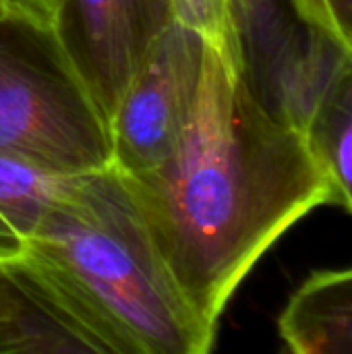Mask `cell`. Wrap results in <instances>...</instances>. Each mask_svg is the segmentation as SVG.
I'll use <instances>...</instances> for the list:
<instances>
[{"instance_id": "6da1fadb", "label": "cell", "mask_w": 352, "mask_h": 354, "mask_svg": "<svg viewBox=\"0 0 352 354\" xmlns=\"http://www.w3.org/2000/svg\"><path fill=\"white\" fill-rule=\"evenodd\" d=\"M118 176L158 257L212 332L257 261L305 216L336 205L305 133L274 116L245 66L207 41L174 149L154 170Z\"/></svg>"}, {"instance_id": "7a4b0ae2", "label": "cell", "mask_w": 352, "mask_h": 354, "mask_svg": "<svg viewBox=\"0 0 352 354\" xmlns=\"http://www.w3.org/2000/svg\"><path fill=\"white\" fill-rule=\"evenodd\" d=\"M4 268L87 353L205 354L216 342L158 257L114 168L81 174Z\"/></svg>"}, {"instance_id": "3957f363", "label": "cell", "mask_w": 352, "mask_h": 354, "mask_svg": "<svg viewBox=\"0 0 352 354\" xmlns=\"http://www.w3.org/2000/svg\"><path fill=\"white\" fill-rule=\"evenodd\" d=\"M0 156L56 174L112 168L110 127L46 31L0 21Z\"/></svg>"}, {"instance_id": "277c9868", "label": "cell", "mask_w": 352, "mask_h": 354, "mask_svg": "<svg viewBox=\"0 0 352 354\" xmlns=\"http://www.w3.org/2000/svg\"><path fill=\"white\" fill-rule=\"evenodd\" d=\"M205 39L172 19L129 83L110 124L112 168L135 176L174 149L199 89Z\"/></svg>"}, {"instance_id": "5b68a950", "label": "cell", "mask_w": 352, "mask_h": 354, "mask_svg": "<svg viewBox=\"0 0 352 354\" xmlns=\"http://www.w3.org/2000/svg\"><path fill=\"white\" fill-rule=\"evenodd\" d=\"M172 19V0L60 2L50 35L108 127L149 48Z\"/></svg>"}, {"instance_id": "8992f818", "label": "cell", "mask_w": 352, "mask_h": 354, "mask_svg": "<svg viewBox=\"0 0 352 354\" xmlns=\"http://www.w3.org/2000/svg\"><path fill=\"white\" fill-rule=\"evenodd\" d=\"M293 354H352V266L311 272L278 315Z\"/></svg>"}, {"instance_id": "52a82bcc", "label": "cell", "mask_w": 352, "mask_h": 354, "mask_svg": "<svg viewBox=\"0 0 352 354\" xmlns=\"http://www.w3.org/2000/svg\"><path fill=\"white\" fill-rule=\"evenodd\" d=\"M81 174H56L29 162L0 156V261L21 251L50 205L71 193Z\"/></svg>"}, {"instance_id": "ba28073f", "label": "cell", "mask_w": 352, "mask_h": 354, "mask_svg": "<svg viewBox=\"0 0 352 354\" xmlns=\"http://www.w3.org/2000/svg\"><path fill=\"white\" fill-rule=\"evenodd\" d=\"M87 353L81 340L0 266V354Z\"/></svg>"}, {"instance_id": "9c48e42d", "label": "cell", "mask_w": 352, "mask_h": 354, "mask_svg": "<svg viewBox=\"0 0 352 354\" xmlns=\"http://www.w3.org/2000/svg\"><path fill=\"white\" fill-rule=\"evenodd\" d=\"M305 137L334 185V207L352 216V66L319 100Z\"/></svg>"}, {"instance_id": "30bf717a", "label": "cell", "mask_w": 352, "mask_h": 354, "mask_svg": "<svg viewBox=\"0 0 352 354\" xmlns=\"http://www.w3.org/2000/svg\"><path fill=\"white\" fill-rule=\"evenodd\" d=\"M245 77L263 68L305 25L293 0H230Z\"/></svg>"}, {"instance_id": "8fae6325", "label": "cell", "mask_w": 352, "mask_h": 354, "mask_svg": "<svg viewBox=\"0 0 352 354\" xmlns=\"http://www.w3.org/2000/svg\"><path fill=\"white\" fill-rule=\"evenodd\" d=\"M174 19L193 27L226 58L243 64L230 0H172Z\"/></svg>"}, {"instance_id": "7c38bea8", "label": "cell", "mask_w": 352, "mask_h": 354, "mask_svg": "<svg viewBox=\"0 0 352 354\" xmlns=\"http://www.w3.org/2000/svg\"><path fill=\"white\" fill-rule=\"evenodd\" d=\"M299 19L332 39L352 56V0H293Z\"/></svg>"}, {"instance_id": "4fadbf2b", "label": "cell", "mask_w": 352, "mask_h": 354, "mask_svg": "<svg viewBox=\"0 0 352 354\" xmlns=\"http://www.w3.org/2000/svg\"><path fill=\"white\" fill-rule=\"evenodd\" d=\"M60 2L62 0H0V10L8 21L50 33L56 25Z\"/></svg>"}, {"instance_id": "5bb4252c", "label": "cell", "mask_w": 352, "mask_h": 354, "mask_svg": "<svg viewBox=\"0 0 352 354\" xmlns=\"http://www.w3.org/2000/svg\"><path fill=\"white\" fill-rule=\"evenodd\" d=\"M2 19H4V17H2V10H0V21H2Z\"/></svg>"}]
</instances>
